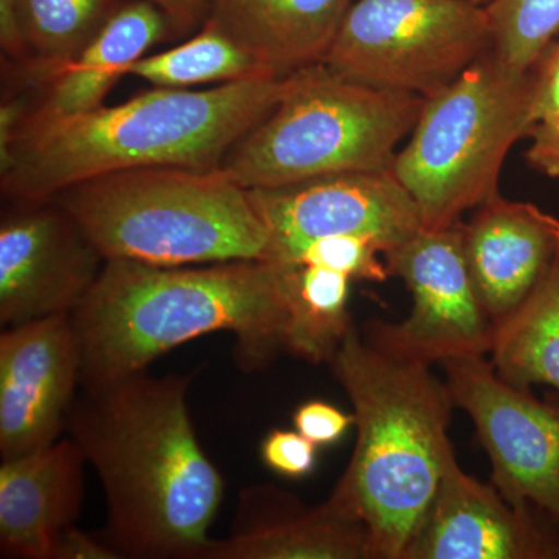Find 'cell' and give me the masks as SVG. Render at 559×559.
Wrapping results in <instances>:
<instances>
[{"label": "cell", "instance_id": "6da1fadb", "mask_svg": "<svg viewBox=\"0 0 559 559\" xmlns=\"http://www.w3.org/2000/svg\"><path fill=\"white\" fill-rule=\"evenodd\" d=\"M189 374L146 370L84 385L66 429L100 477L103 540L121 558L205 559L224 479L187 406Z\"/></svg>", "mask_w": 559, "mask_h": 559}, {"label": "cell", "instance_id": "7a4b0ae2", "mask_svg": "<svg viewBox=\"0 0 559 559\" xmlns=\"http://www.w3.org/2000/svg\"><path fill=\"white\" fill-rule=\"evenodd\" d=\"M294 75L257 76L210 90L154 87L119 106L69 116L27 112L0 153L2 193L46 201L83 180L134 170H216L288 94Z\"/></svg>", "mask_w": 559, "mask_h": 559}, {"label": "cell", "instance_id": "3957f363", "mask_svg": "<svg viewBox=\"0 0 559 559\" xmlns=\"http://www.w3.org/2000/svg\"><path fill=\"white\" fill-rule=\"evenodd\" d=\"M81 388L135 371L187 342L229 331L242 370L288 353L285 267L261 260L154 266L108 260L72 312Z\"/></svg>", "mask_w": 559, "mask_h": 559}, {"label": "cell", "instance_id": "277c9868", "mask_svg": "<svg viewBox=\"0 0 559 559\" xmlns=\"http://www.w3.org/2000/svg\"><path fill=\"white\" fill-rule=\"evenodd\" d=\"M329 364L355 409L356 444L326 500L367 528L377 559H403L439 489L451 390L429 367L384 355L355 326Z\"/></svg>", "mask_w": 559, "mask_h": 559}, {"label": "cell", "instance_id": "5b68a950", "mask_svg": "<svg viewBox=\"0 0 559 559\" xmlns=\"http://www.w3.org/2000/svg\"><path fill=\"white\" fill-rule=\"evenodd\" d=\"M103 259L193 266L270 259V231L249 190L223 168H134L75 183L50 198Z\"/></svg>", "mask_w": 559, "mask_h": 559}, {"label": "cell", "instance_id": "8992f818", "mask_svg": "<svg viewBox=\"0 0 559 559\" xmlns=\"http://www.w3.org/2000/svg\"><path fill=\"white\" fill-rule=\"evenodd\" d=\"M423 105L419 95L378 90L325 64L312 66L294 73L285 98L229 151L221 168L245 189L390 171Z\"/></svg>", "mask_w": 559, "mask_h": 559}, {"label": "cell", "instance_id": "52a82bcc", "mask_svg": "<svg viewBox=\"0 0 559 559\" xmlns=\"http://www.w3.org/2000/svg\"><path fill=\"white\" fill-rule=\"evenodd\" d=\"M532 105V69L511 68L495 50L425 98L390 170L417 204L423 229L455 226L463 213L500 197L503 162L527 135Z\"/></svg>", "mask_w": 559, "mask_h": 559}, {"label": "cell", "instance_id": "ba28073f", "mask_svg": "<svg viewBox=\"0 0 559 559\" xmlns=\"http://www.w3.org/2000/svg\"><path fill=\"white\" fill-rule=\"evenodd\" d=\"M492 50L484 7L462 0H353L322 64L378 90L432 97Z\"/></svg>", "mask_w": 559, "mask_h": 559}, {"label": "cell", "instance_id": "9c48e42d", "mask_svg": "<svg viewBox=\"0 0 559 559\" xmlns=\"http://www.w3.org/2000/svg\"><path fill=\"white\" fill-rule=\"evenodd\" d=\"M382 257L390 277L411 290L412 311L403 322L373 320L364 340L390 358L425 367L489 353L495 323L471 278L462 221L421 229Z\"/></svg>", "mask_w": 559, "mask_h": 559}, {"label": "cell", "instance_id": "30bf717a", "mask_svg": "<svg viewBox=\"0 0 559 559\" xmlns=\"http://www.w3.org/2000/svg\"><path fill=\"white\" fill-rule=\"evenodd\" d=\"M455 407L476 426L492 485L521 513L559 528V404L540 401L496 373L484 356L444 360Z\"/></svg>", "mask_w": 559, "mask_h": 559}, {"label": "cell", "instance_id": "8fae6325", "mask_svg": "<svg viewBox=\"0 0 559 559\" xmlns=\"http://www.w3.org/2000/svg\"><path fill=\"white\" fill-rule=\"evenodd\" d=\"M248 190L270 231L271 263L293 264L310 242L337 235L367 238L385 253L423 229L417 204L392 171L337 173Z\"/></svg>", "mask_w": 559, "mask_h": 559}, {"label": "cell", "instance_id": "7c38bea8", "mask_svg": "<svg viewBox=\"0 0 559 559\" xmlns=\"http://www.w3.org/2000/svg\"><path fill=\"white\" fill-rule=\"evenodd\" d=\"M105 263L79 223L57 202L14 201L0 221L3 329L72 314Z\"/></svg>", "mask_w": 559, "mask_h": 559}, {"label": "cell", "instance_id": "4fadbf2b", "mask_svg": "<svg viewBox=\"0 0 559 559\" xmlns=\"http://www.w3.org/2000/svg\"><path fill=\"white\" fill-rule=\"evenodd\" d=\"M81 348L72 314L3 329L0 334V457L46 450L60 439L76 389Z\"/></svg>", "mask_w": 559, "mask_h": 559}, {"label": "cell", "instance_id": "5bb4252c", "mask_svg": "<svg viewBox=\"0 0 559 559\" xmlns=\"http://www.w3.org/2000/svg\"><path fill=\"white\" fill-rule=\"evenodd\" d=\"M403 559H559V528L466 474L448 443L436 498Z\"/></svg>", "mask_w": 559, "mask_h": 559}, {"label": "cell", "instance_id": "9a60e30c", "mask_svg": "<svg viewBox=\"0 0 559 559\" xmlns=\"http://www.w3.org/2000/svg\"><path fill=\"white\" fill-rule=\"evenodd\" d=\"M463 252L492 323L527 299L559 259V219L530 202L502 197L462 224Z\"/></svg>", "mask_w": 559, "mask_h": 559}, {"label": "cell", "instance_id": "2e32d148", "mask_svg": "<svg viewBox=\"0 0 559 559\" xmlns=\"http://www.w3.org/2000/svg\"><path fill=\"white\" fill-rule=\"evenodd\" d=\"M205 559H377L367 528L325 500L308 507L260 485L242 489L234 528L212 539Z\"/></svg>", "mask_w": 559, "mask_h": 559}, {"label": "cell", "instance_id": "e0dca14e", "mask_svg": "<svg viewBox=\"0 0 559 559\" xmlns=\"http://www.w3.org/2000/svg\"><path fill=\"white\" fill-rule=\"evenodd\" d=\"M86 463L72 437L55 441L46 450L2 460V558L53 559L58 539L79 520Z\"/></svg>", "mask_w": 559, "mask_h": 559}, {"label": "cell", "instance_id": "ac0fdd59", "mask_svg": "<svg viewBox=\"0 0 559 559\" xmlns=\"http://www.w3.org/2000/svg\"><path fill=\"white\" fill-rule=\"evenodd\" d=\"M353 0H210L209 20L278 79L322 64Z\"/></svg>", "mask_w": 559, "mask_h": 559}, {"label": "cell", "instance_id": "d6986e66", "mask_svg": "<svg viewBox=\"0 0 559 559\" xmlns=\"http://www.w3.org/2000/svg\"><path fill=\"white\" fill-rule=\"evenodd\" d=\"M167 33V17L150 0L119 7L76 57L43 80V100L31 112L69 116L98 108L109 91L130 75L132 66Z\"/></svg>", "mask_w": 559, "mask_h": 559}, {"label": "cell", "instance_id": "ffe728a7", "mask_svg": "<svg viewBox=\"0 0 559 559\" xmlns=\"http://www.w3.org/2000/svg\"><path fill=\"white\" fill-rule=\"evenodd\" d=\"M489 353L502 380L528 390L546 384L559 393V259L527 299L495 323Z\"/></svg>", "mask_w": 559, "mask_h": 559}, {"label": "cell", "instance_id": "44dd1931", "mask_svg": "<svg viewBox=\"0 0 559 559\" xmlns=\"http://www.w3.org/2000/svg\"><path fill=\"white\" fill-rule=\"evenodd\" d=\"M288 288V353L329 364L353 329L349 282L342 272L310 264H282Z\"/></svg>", "mask_w": 559, "mask_h": 559}, {"label": "cell", "instance_id": "7402d4cb", "mask_svg": "<svg viewBox=\"0 0 559 559\" xmlns=\"http://www.w3.org/2000/svg\"><path fill=\"white\" fill-rule=\"evenodd\" d=\"M130 75L154 87L178 90L272 76L212 21L205 22L201 31L194 33L187 43L143 57L132 66Z\"/></svg>", "mask_w": 559, "mask_h": 559}, {"label": "cell", "instance_id": "603a6c76", "mask_svg": "<svg viewBox=\"0 0 559 559\" xmlns=\"http://www.w3.org/2000/svg\"><path fill=\"white\" fill-rule=\"evenodd\" d=\"M31 50L25 68L43 81L72 60L109 21L116 0H20Z\"/></svg>", "mask_w": 559, "mask_h": 559}, {"label": "cell", "instance_id": "cb8c5ba5", "mask_svg": "<svg viewBox=\"0 0 559 559\" xmlns=\"http://www.w3.org/2000/svg\"><path fill=\"white\" fill-rule=\"evenodd\" d=\"M485 10L492 50L511 68L532 69L559 36V0H492Z\"/></svg>", "mask_w": 559, "mask_h": 559}, {"label": "cell", "instance_id": "d4e9b609", "mask_svg": "<svg viewBox=\"0 0 559 559\" xmlns=\"http://www.w3.org/2000/svg\"><path fill=\"white\" fill-rule=\"evenodd\" d=\"M381 246L362 237L337 235L310 242L293 264H310L342 272L352 280L385 282L390 277Z\"/></svg>", "mask_w": 559, "mask_h": 559}, {"label": "cell", "instance_id": "484cf974", "mask_svg": "<svg viewBox=\"0 0 559 559\" xmlns=\"http://www.w3.org/2000/svg\"><path fill=\"white\" fill-rule=\"evenodd\" d=\"M261 460L271 471L286 479H305L316 468L318 447L299 430L274 429L260 447Z\"/></svg>", "mask_w": 559, "mask_h": 559}, {"label": "cell", "instance_id": "4316f807", "mask_svg": "<svg viewBox=\"0 0 559 559\" xmlns=\"http://www.w3.org/2000/svg\"><path fill=\"white\" fill-rule=\"evenodd\" d=\"M294 428L316 447H330L347 436L355 426V415L345 414L340 407L322 400L300 404L293 415Z\"/></svg>", "mask_w": 559, "mask_h": 559}, {"label": "cell", "instance_id": "83f0119b", "mask_svg": "<svg viewBox=\"0 0 559 559\" xmlns=\"http://www.w3.org/2000/svg\"><path fill=\"white\" fill-rule=\"evenodd\" d=\"M525 138L532 140L525 153L528 167L559 180V109L535 121Z\"/></svg>", "mask_w": 559, "mask_h": 559}, {"label": "cell", "instance_id": "f1b7e54d", "mask_svg": "<svg viewBox=\"0 0 559 559\" xmlns=\"http://www.w3.org/2000/svg\"><path fill=\"white\" fill-rule=\"evenodd\" d=\"M533 123L559 109V40L551 43L533 64Z\"/></svg>", "mask_w": 559, "mask_h": 559}, {"label": "cell", "instance_id": "f546056e", "mask_svg": "<svg viewBox=\"0 0 559 559\" xmlns=\"http://www.w3.org/2000/svg\"><path fill=\"white\" fill-rule=\"evenodd\" d=\"M0 46L3 55L27 66L31 62L27 38L22 24L20 0H0Z\"/></svg>", "mask_w": 559, "mask_h": 559}, {"label": "cell", "instance_id": "4dcf8cb0", "mask_svg": "<svg viewBox=\"0 0 559 559\" xmlns=\"http://www.w3.org/2000/svg\"><path fill=\"white\" fill-rule=\"evenodd\" d=\"M167 17L170 33L186 36L201 31L209 20L210 0H150Z\"/></svg>", "mask_w": 559, "mask_h": 559}, {"label": "cell", "instance_id": "1f68e13d", "mask_svg": "<svg viewBox=\"0 0 559 559\" xmlns=\"http://www.w3.org/2000/svg\"><path fill=\"white\" fill-rule=\"evenodd\" d=\"M105 540L81 532L75 525L66 530L55 547L53 559H120Z\"/></svg>", "mask_w": 559, "mask_h": 559}, {"label": "cell", "instance_id": "d6a6232c", "mask_svg": "<svg viewBox=\"0 0 559 559\" xmlns=\"http://www.w3.org/2000/svg\"><path fill=\"white\" fill-rule=\"evenodd\" d=\"M462 2L473 3V5L484 7V9H487V7L489 5V3L492 2V0H462Z\"/></svg>", "mask_w": 559, "mask_h": 559}]
</instances>
